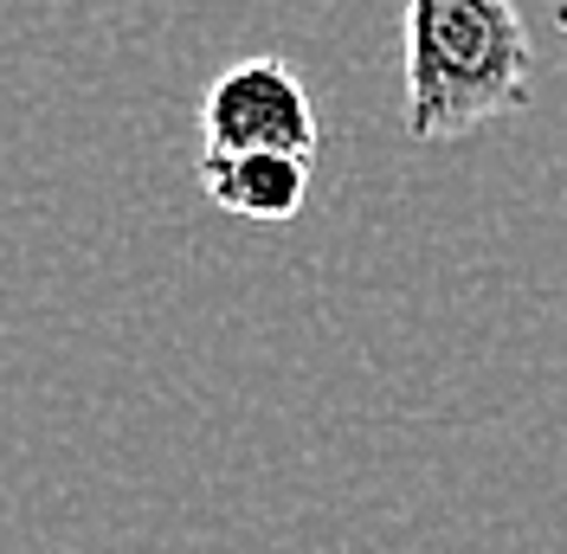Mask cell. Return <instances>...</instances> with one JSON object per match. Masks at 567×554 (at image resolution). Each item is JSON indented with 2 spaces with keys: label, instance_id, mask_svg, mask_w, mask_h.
Here are the masks:
<instances>
[{
  "label": "cell",
  "instance_id": "cell-1",
  "mask_svg": "<svg viewBox=\"0 0 567 554\" xmlns=\"http://www.w3.org/2000/svg\"><path fill=\"white\" fill-rule=\"evenodd\" d=\"M535 59L509 0H406V136L458 142L529 110Z\"/></svg>",
  "mask_w": 567,
  "mask_h": 554
},
{
  "label": "cell",
  "instance_id": "cell-2",
  "mask_svg": "<svg viewBox=\"0 0 567 554\" xmlns=\"http://www.w3.org/2000/svg\"><path fill=\"white\" fill-rule=\"evenodd\" d=\"M207 155H239V148H290V155H317V110L303 78L284 59H239L213 78L207 104H200Z\"/></svg>",
  "mask_w": 567,
  "mask_h": 554
},
{
  "label": "cell",
  "instance_id": "cell-3",
  "mask_svg": "<svg viewBox=\"0 0 567 554\" xmlns=\"http://www.w3.org/2000/svg\"><path fill=\"white\" fill-rule=\"evenodd\" d=\"M200 187L219 213H239L258 226H284L310 201V155L290 148H239V155H200Z\"/></svg>",
  "mask_w": 567,
  "mask_h": 554
},
{
  "label": "cell",
  "instance_id": "cell-4",
  "mask_svg": "<svg viewBox=\"0 0 567 554\" xmlns=\"http://www.w3.org/2000/svg\"><path fill=\"white\" fill-rule=\"evenodd\" d=\"M555 27L567 33V0H555Z\"/></svg>",
  "mask_w": 567,
  "mask_h": 554
}]
</instances>
